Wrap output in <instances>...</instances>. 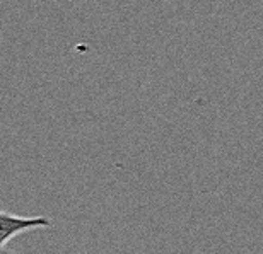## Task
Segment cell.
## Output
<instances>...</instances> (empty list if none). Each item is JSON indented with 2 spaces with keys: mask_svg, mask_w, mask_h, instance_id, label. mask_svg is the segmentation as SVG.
Wrapping results in <instances>:
<instances>
[{
  "mask_svg": "<svg viewBox=\"0 0 263 254\" xmlns=\"http://www.w3.org/2000/svg\"><path fill=\"white\" fill-rule=\"evenodd\" d=\"M51 222L45 217H19L9 211H0V249L15 236L36 229H48Z\"/></svg>",
  "mask_w": 263,
  "mask_h": 254,
  "instance_id": "6da1fadb",
  "label": "cell"
},
{
  "mask_svg": "<svg viewBox=\"0 0 263 254\" xmlns=\"http://www.w3.org/2000/svg\"><path fill=\"white\" fill-rule=\"evenodd\" d=\"M0 254H17V252H14V251H7V249H0Z\"/></svg>",
  "mask_w": 263,
  "mask_h": 254,
  "instance_id": "7a4b0ae2",
  "label": "cell"
}]
</instances>
